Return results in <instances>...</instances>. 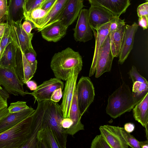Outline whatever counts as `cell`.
<instances>
[{
  "instance_id": "4316f807",
  "label": "cell",
  "mask_w": 148,
  "mask_h": 148,
  "mask_svg": "<svg viewBox=\"0 0 148 148\" xmlns=\"http://www.w3.org/2000/svg\"><path fill=\"white\" fill-rule=\"evenodd\" d=\"M16 46L12 42L5 48L0 59V66L14 68L15 66Z\"/></svg>"
},
{
  "instance_id": "ac0fdd59",
  "label": "cell",
  "mask_w": 148,
  "mask_h": 148,
  "mask_svg": "<svg viewBox=\"0 0 148 148\" xmlns=\"http://www.w3.org/2000/svg\"><path fill=\"white\" fill-rule=\"evenodd\" d=\"M91 5L98 6L119 16L125 12L131 3L130 0H88Z\"/></svg>"
},
{
  "instance_id": "ab89813d",
  "label": "cell",
  "mask_w": 148,
  "mask_h": 148,
  "mask_svg": "<svg viewBox=\"0 0 148 148\" xmlns=\"http://www.w3.org/2000/svg\"><path fill=\"white\" fill-rule=\"evenodd\" d=\"M139 17L143 16L148 17V2H147L139 5L137 8Z\"/></svg>"
},
{
  "instance_id": "d6a6232c",
  "label": "cell",
  "mask_w": 148,
  "mask_h": 148,
  "mask_svg": "<svg viewBox=\"0 0 148 148\" xmlns=\"http://www.w3.org/2000/svg\"><path fill=\"white\" fill-rule=\"evenodd\" d=\"M10 25L7 23V25L3 36L0 39V45L1 47V51L0 55V59L1 57L7 46L10 43L12 42L10 36Z\"/></svg>"
},
{
  "instance_id": "db71d44e",
  "label": "cell",
  "mask_w": 148,
  "mask_h": 148,
  "mask_svg": "<svg viewBox=\"0 0 148 148\" xmlns=\"http://www.w3.org/2000/svg\"><path fill=\"white\" fill-rule=\"evenodd\" d=\"M0 89H2V88L0 84Z\"/></svg>"
},
{
  "instance_id": "bcb514c9",
  "label": "cell",
  "mask_w": 148,
  "mask_h": 148,
  "mask_svg": "<svg viewBox=\"0 0 148 148\" xmlns=\"http://www.w3.org/2000/svg\"><path fill=\"white\" fill-rule=\"evenodd\" d=\"M73 124V121L70 118H63L61 120V124L64 129L69 128Z\"/></svg>"
},
{
  "instance_id": "9f6ffc18",
  "label": "cell",
  "mask_w": 148,
  "mask_h": 148,
  "mask_svg": "<svg viewBox=\"0 0 148 148\" xmlns=\"http://www.w3.org/2000/svg\"><path fill=\"white\" fill-rule=\"evenodd\" d=\"M1 39V38H0Z\"/></svg>"
},
{
  "instance_id": "11a10c76",
  "label": "cell",
  "mask_w": 148,
  "mask_h": 148,
  "mask_svg": "<svg viewBox=\"0 0 148 148\" xmlns=\"http://www.w3.org/2000/svg\"><path fill=\"white\" fill-rule=\"evenodd\" d=\"M45 0H44V1H45Z\"/></svg>"
},
{
  "instance_id": "e0dca14e",
  "label": "cell",
  "mask_w": 148,
  "mask_h": 148,
  "mask_svg": "<svg viewBox=\"0 0 148 148\" xmlns=\"http://www.w3.org/2000/svg\"><path fill=\"white\" fill-rule=\"evenodd\" d=\"M67 28L60 20L45 26L39 32L47 41L57 42L65 36Z\"/></svg>"
},
{
  "instance_id": "7c38bea8",
  "label": "cell",
  "mask_w": 148,
  "mask_h": 148,
  "mask_svg": "<svg viewBox=\"0 0 148 148\" xmlns=\"http://www.w3.org/2000/svg\"><path fill=\"white\" fill-rule=\"evenodd\" d=\"M120 127L108 125L99 127L101 134L111 148L128 147L129 146L121 134Z\"/></svg>"
},
{
  "instance_id": "484cf974",
  "label": "cell",
  "mask_w": 148,
  "mask_h": 148,
  "mask_svg": "<svg viewBox=\"0 0 148 148\" xmlns=\"http://www.w3.org/2000/svg\"><path fill=\"white\" fill-rule=\"evenodd\" d=\"M125 22L115 31L109 32L111 51L114 57H118L125 30Z\"/></svg>"
},
{
  "instance_id": "3957f363",
  "label": "cell",
  "mask_w": 148,
  "mask_h": 148,
  "mask_svg": "<svg viewBox=\"0 0 148 148\" xmlns=\"http://www.w3.org/2000/svg\"><path fill=\"white\" fill-rule=\"evenodd\" d=\"M63 118L60 105L51 100H46L42 128L47 125L50 127L60 148H66L67 141V134L61 124Z\"/></svg>"
},
{
  "instance_id": "ba28073f",
  "label": "cell",
  "mask_w": 148,
  "mask_h": 148,
  "mask_svg": "<svg viewBox=\"0 0 148 148\" xmlns=\"http://www.w3.org/2000/svg\"><path fill=\"white\" fill-rule=\"evenodd\" d=\"M46 101L37 102V108L33 114L30 133L21 148H37V136L38 132L42 128Z\"/></svg>"
},
{
  "instance_id": "7a4b0ae2",
  "label": "cell",
  "mask_w": 148,
  "mask_h": 148,
  "mask_svg": "<svg viewBox=\"0 0 148 148\" xmlns=\"http://www.w3.org/2000/svg\"><path fill=\"white\" fill-rule=\"evenodd\" d=\"M136 104L128 85L123 82L120 86L108 97L106 113L116 119L130 112Z\"/></svg>"
},
{
  "instance_id": "b9f144b4",
  "label": "cell",
  "mask_w": 148,
  "mask_h": 148,
  "mask_svg": "<svg viewBox=\"0 0 148 148\" xmlns=\"http://www.w3.org/2000/svg\"><path fill=\"white\" fill-rule=\"evenodd\" d=\"M62 90L61 88L55 90L51 95L50 100L55 102H58L62 97Z\"/></svg>"
},
{
  "instance_id": "7dc6e473",
  "label": "cell",
  "mask_w": 148,
  "mask_h": 148,
  "mask_svg": "<svg viewBox=\"0 0 148 148\" xmlns=\"http://www.w3.org/2000/svg\"><path fill=\"white\" fill-rule=\"evenodd\" d=\"M123 128L127 132L130 133L134 131L135 125L133 123H128L124 125Z\"/></svg>"
},
{
  "instance_id": "1f68e13d",
  "label": "cell",
  "mask_w": 148,
  "mask_h": 148,
  "mask_svg": "<svg viewBox=\"0 0 148 148\" xmlns=\"http://www.w3.org/2000/svg\"><path fill=\"white\" fill-rule=\"evenodd\" d=\"M121 134L129 146L133 148H140L139 141L130 133L127 132L123 127H120Z\"/></svg>"
},
{
  "instance_id": "f6af8a7d",
  "label": "cell",
  "mask_w": 148,
  "mask_h": 148,
  "mask_svg": "<svg viewBox=\"0 0 148 148\" xmlns=\"http://www.w3.org/2000/svg\"><path fill=\"white\" fill-rule=\"evenodd\" d=\"M56 0H45L41 4L40 7L47 12Z\"/></svg>"
},
{
  "instance_id": "52a82bcc",
  "label": "cell",
  "mask_w": 148,
  "mask_h": 148,
  "mask_svg": "<svg viewBox=\"0 0 148 148\" xmlns=\"http://www.w3.org/2000/svg\"><path fill=\"white\" fill-rule=\"evenodd\" d=\"M80 72L75 68L72 69L66 81L62 101L60 105L64 118H70V108L76 89L78 76Z\"/></svg>"
},
{
  "instance_id": "816d5d0a",
  "label": "cell",
  "mask_w": 148,
  "mask_h": 148,
  "mask_svg": "<svg viewBox=\"0 0 148 148\" xmlns=\"http://www.w3.org/2000/svg\"><path fill=\"white\" fill-rule=\"evenodd\" d=\"M140 148H148V141L147 140L145 141H139Z\"/></svg>"
},
{
  "instance_id": "44dd1931",
  "label": "cell",
  "mask_w": 148,
  "mask_h": 148,
  "mask_svg": "<svg viewBox=\"0 0 148 148\" xmlns=\"http://www.w3.org/2000/svg\"><path fill=\"white\" fill-rule=\"evenodd\" d=\"M26 0H9L6 14L7 23L21 22L25 18Z\"/></svg>"
},
{
  "instance_id": "8992f818",
  "label": "cell",
  "mask_w": 148,
  "mask_h": 148,
  "mask_svg": "<svg viewBox=\"0 0 148 148\" xmlns=\"http://www.w3.org/2000/svg\"><path fill=\"white\" fill-rule=\"evenodd\" d=\"M0 84L8 93L15 96H23L30 92L24 91V84L20 79L14 68L0 66Z\"/></svg>"
},
{
  "instance_id": "277c9868",
  "label": "cell",
  "mask_w": 148,
  "mask_h": 148,
  "mask_svg": "<svg viewBox=\"0 0 148 148\" xmlns=\"http://www.w3.org/2000/svg\"><path fill=\"white\" fill-rule=\"evenodd\" d=\"M33 114L0 134V148H22L27 140L30 132Z\"/></svg>"
},
{
  "instance_id": "7402d4cb",
  "label": "cell",
  "mask_w": 148,
  "mask_h": 148,
  "mask_svg": "<svg viewBox=\"0 0 148 148\" xmlns=\"http://www.w3.org/2000/svg\"><path fill=\"white\" fill-rule=\"evenodd\" d=\"M81 116L78 107L76 89L73 99L70 113V118L73 124L68 129H65L67 134L73 136L79 131L84 130V125L81 123Z\"/></svg>"
},
{
  "instance_id": "ffe728a7",
  "label": "cell",
  "mask_w": 148,
  "mask_h": 148,
  "mask_svg": "<svg viewBox=\"0 0 148 148\" xmlns=\"http://www.w3.org/2000/svg\"><path fill=\"white\" fill-rule=\"evenodd\" d=\"M35 110L31 107L23 111L9 113L0 120V134L12 127L32 115Z\"/></svg>"
},
{
  "instance_id": "9c48e42d",
  "label": "cell",
  "mask_w": 148,
  "mask_h": 148,
  "mask_svg": "<svg viewBox=\"0 0 148 148\" xmlns=\"http://www.w3.org/2000/svg\"><path fill=\"white\" fill-rule=\"evenodd\" d=\"M10 25V36L11 42L23 53L33 48L32 40L33 33H27L22 27L21 22H12Z\"/></svg>"
},
{
  "instance_id": "5bb4252c",
  "label": "cell",
  "mask_w": 148,
  "mask_h": 148,
  "mask_svg": "<svg viewBox=\"0 0 148 148\" xmlns=\"http://www.w3.org/2000/svg\"><path fill=\"white\" fill-rule=\"evenodd\" d=\"M115 16L103 7L91 5L88 10V17L92 32L101 25L110 22Z\"/></svg>"
},
{
  "instance_id": "74e56055",
  "label": "cell",
  "mask_w": 148,
  "mask_h": 148,
  "mask_svg": "<svg viewBox=\"0 0 148 148\" xmlns=\"http://www.w3.org/2000/svg\"><path fill=\"white\" fill-rule=\"evenodd\" d=\"M26 59L30 63L33 64L36 62V53L33 48L26 50L23 53Z\"/></svg>"
},
{
  "instance_id": "603a6c76",
  "label": "cell",
  "mask_w": 148,
  "mask_h": 148,
  "mask_svg": "<svg viewBox=\"0 0 148 148\" xmlns=\"http://www.w3.org/2000/svg\"><path fill=\"white\" fill-rule=\"evenodd\" d=\"M69 0H56L43 19L40 31L45 26L60 19Z\"/></svg>"
},
{
  "instance_id": "d4e9b609",
  "label": "cell",
  "mask_w": 148,
  "mask_h": 148,
  "mask_svg": "<svg viewBox=\"0 0 148 148\" xmlns=\"http://www.w3.org/2000/svg\"><path fill=\"white\" fill-rule=\"evenodd\" d=\"M134 119L140 123L145 129L148 125V93L133 109Z\"/></svg>"
},
{
  "instance_id": "c3c4849f",
  "label": "cell",
  "mask_w": 148,
  "mask_h": 148,
  "mask_svg": "<svg viewBox=\"0 0 148 148\" xmlns=\"http://www.w3.org/2000/svg\"><path fill=\"white\" fill-rule=\"evenodd\" d=\"M27 87L32 91H34L37 88V84L36 82L32 80L28 81L26 84Z\"/></svg>"
},
{
  "instance_id": "f35d334b",
  "label": "cell",
  "mask_w": 148,
  "mask_h": 148,
  "mask_svg": "<svg viewBox=\"0 0 148 148\" xmlns=\"http://www.w3.org/2000/svg\"><path fill=\"white\" fill-rule=\"evenodd\" d=\"M9 95L7 92L2 89H0V110L8 107L7 99Z\"/></svg>"
},
{
  "instance_id": "f546056e",
  "label": "cell",
  "mask_w": 148,
  "mask_h": 148,
  "mask_svg": "<svg viewBox=\"0 0 148 148\" xmlns=\"http://www.w3.org/2000/svg\"><path fill=\"white\" fill-rule=\"evenodd\" d=\"M23 67L24 73L23 83L25 84L34 76L37 68V61L33 64L29 62L22 52Z\"/></svg>"
},
{
  "instance_id": "d590c367",
  "label": "cell",
  "mask_w": 148,
  "mask_h": 148,
  "mask_svg": "<svg viewBox=\"0 0 148 148\" xmlns=\"http://www.w3.org/2000/svg\"><path fill=\"white\" fill-rule=\"evenodd\" d=\"M128 74L133 83L136 81L148 83L146 79L140 74L134 66H132Z\"/></svg>"
},
{
  "instance_id": "60d3db41",
  "label": "cell",
  "mask_w": 148,
  "mask_h": 148,
  "mask_svg": "<svg viewBox=\"0 0 148 148\" xmlns=\"http://www.w3.org/2000/svg\"><path fill=\"white\" fill-rule=\"evenodd\" d=\"M25 20L22 24V28L27 33L30 34L31 33L32 30L36 28V27L33 23L27 19Z\"/></svg>"
},
{
  "instance_id": "836d02e7",
  "label": "cell",
  "mask_w": 148,
  "mask_h": 148,
  "mask_svg": "<svg viewBox=\"0 0 148 148\" xmlns=\"http://www.w3.org/2000/svg\"><path fill=\"white\" fill-rule=\"evenodd\" d=\"M91 148H111L104 137L101 134L96 136L92 140Z\"/></svg>"
},
{
  "instance_id": "4dcf8cb0",
  "label": "cell",
  "mask_w": 148,
  "mask_h": 148,
  "mask_svg": "<svg viewBox=\"0 0 148 148\" xmlns=\"http://www.w3.org/2000/svg\"><path fill=\"white\" fill-rule=\"evenodd\" d=\"M15 64L16 65L14 68V69L19 78L23 82L24 79V73L22 52L21 49L16 46Z\"/></svg>"
},
{
  "instance_id": "e575fe53",
  "label": "cell",
  "mask_w": 148,
  "mask_h": 148,
  "mask_svg": "<svg viewBox=\"0 0 148 148\" xmlns=\"http://www.w3.org/2000/svg\"><path fill=\"white\" fill-rule=\"evenodd\" d=\"M29 108L26 102L18 101L11 103L8 109L9 113H13L23 111Z\"/></svg>"
},
{
  "instance_id": "8fae6325",
  "label": "cell",
  "mask_w": 148,
  "mask_h": 148,
  "mask_svg": "<svg viewBox=\"0 0 148 148\" xmlns=\"http://www.w3.org/2000/svg\"><path fill=\"white\" fill-rule=\"evenodd\" d=\"M114 58L111 51L108 36L104 42L98 58L95 72L96 78H98L104 73L111 71Z\"/></svg>"
},
{
  "instance_id": "f1b7e54d",
  "label": "cell",
  "mask_w": 148,
  "mask_h": 148,
  "mask_svg": "<svg viewBox=\"0 0 148 148\" xmlns=\"http://www.w3.org/2000/svg\"><path fill=\"white\" fill-rule=\"evenodd\" d=\"M148 93V83L136 81L133 83V98L136 104L141 101Z\"/></svg>"
},
{
  "instance_id": "8d00e7d4",
  "label": "cell",
  "mask_w": 148,
  "mask_h": 148,
  "mask_svg": "<svg viewBox=\"0 0 148 148\" xmlns=\"http://www.w3.org/2000/svg\"><path fill=\"white\" fill-rule=\"evenodd\" d=\"M44 0H26L25 14L35 8L40 7Z\"/></svg>"
},
{
  "instance_id": "d6986e66",
  "label": "cell",
  "mask_w": 148,
  "mask_h": 148,
  "mask_svg": "<svg viewBox=\"0 0 148 148\" xmlns=\"http://www.w3.org/2000/svg\"><path fill=\"white\" fill-rule=\"evenodd\" d=\"M84 0H69L60 20L66 27L71 25L78 17L84 5Z\"/></svg>"
},
{
  "instance_id": "2e32d148",
  "label": "cell",
  "mask_w": 148,
  "mask_h": 148,
  "mask_svg": "<svg viewBox=\"0 0 148 148\" xmlns=\"http://www.w3.org/2000/svg\"><path fill=\"white\" fill-rule=\"evenodd\" d=\"M138 26L135 22L131 25H125L124 35L118 56V63L120 64L124 63L133 48L135 35Z\"/></svg>"
},
{
  "instance_id": "6da1fadb",
  "label": "cell",
  "mask_w": 148,
  "mask_h": 148,
  "mask_svg": "<svg viewBox=\"0 0 148 148\" xmlns=\"http://www.w3.org/2000/svg\"><path fill=\"white\" fill-rule=\"evenodd\" d=\"M50 66L55 77L66 81L72 69L75 68L81 71L82 58L78 52L68 47L54 55Z\"/></svg>"
},
{
  "instance_id": "cb8c5ba5",
  "label": "cell",
  "mask_w": 148,
  "mask_h": 148,
  "mask_svg": "<svg viewBox=\"0 0 148 148\" xmlns=\"http://www.w3.org/2000/svg\"><path fill=\"white\" fill-rule=\"evenodd\" d=\"M37 148H60L50 127L42 128L37 136Z\"/></svg>"
},
{
  "instance_id": "f907efd6",
  "label": "cell",
  "mask_w": 148,
  "mask_h": 148,
  "mask_svg": "<svg viewBox=\"0 0 148 148\" xmlns=\"http://www.w3.org/2000/svg\"><path fill=\"white\" fill-rule=\"evenodd\" d=\"M9 113L8 107L1 110H0V120L7 116Z\"/></svg>"
},
{
  "instance_id": "f5cc1de1",
  "label": "cell",
  "mask_w": 148,
  "mask_h": 148,
  "mask_svg": "<svg viewBox=\"0 0 148 148\" xmlns=\"http://www.w3.org/2000/svg\"><path fill=\"white\" fill-rule=\"evenodd\" d=\"M1 47L0 45V55L1 54Z\"/></svg>"
},
{
  "instance_id": "ee69618b",
  "label": "cell",
  "mask_w": 148,
  "mask_h": 148,
  "mask_svg": "<svg viewBox=\"0 0 148 148\" xmlns=\"http://www.w3.org/2000/svg\"><path fill=\"white\" fill-rule=\"evenodd\" d=\"M138 25L141 27L144 30L147 29L148 26V17L143 16L139 17Z\"/></svg>"
},
{
  "instance_id": "5b68a950",
  "label": "cell",
  "mask_w": 148,
  "mask_h": 148,
  "mask_svg": "<svg viewBox=\"0 0 148 148\" xmlns=\"http://www.w3.org/2000/svg\"><path fill=\"white\" fill-rule=\"evenodd\" d=\"M79 112L82 116L93 102L95 96V89L90 79L82 76L76 87Z\"/></svg>"
},
{
  "instance_id": "9a60e30c",
  "label": "cell",
  "mask_w": 148,
  "mask_h": 148,
  "mask_svg": "<svg viewBox=\"0 0 148 148\" xmlns=\"http://www.w3.org/2000/svg\"><path fill=\"white\" fill-rule=\"evenodd\" d=\"M110 22L105 24L97 28L93 32L95 40L93 57L89 72V77L95 73L98 58L104 42L109 33Z\"/></svg>"
},
{
  "instance_id": "7bdbcfd3",
  "label": "cell",
  "mask_w": 148,
  "mask_h": 148,
  "mask_svg": "<svg viewBox=\"0 0 148 148\" xmlns=\"http://www.w3.org/2000/svg\"><path fill=\"white\" fill-rule=\"evenodd\" d=\"M7 0H0V23L6 16L7 11Z\"/></svg>"
},
{
  "instance_id": "4fadbf2b",
  "label": "cell",
  "mask_w": 148,
  "mask_h": 148,
  "mask_svg": "<svg viewBox=\"0 0 148 148\" xmlns=\"http://www.w3.org/2000/svg\"><path fill=\"white\" fill-rule=\"evenodd\" d=\"M64 84L61 80L56 77L51 78L37 86L36 90L30 95L38 101L50 100L51 95L56 89L61 88L62 90Z\"/></svg>"
},
{
  "instance_id": "681fc988",
  "label": "cell",
  "mask_w": 148,
  "mask_h": 148,
  "mask_svg": "<svg viewBox=\"0 0 148 148\" xmlns=\"http://www.w3.org/2000/svg\"><path fill=\"white\" fill-rule=\"evenodd\" d=\"M7 23H0V39L3 36Z\"/></svg>"
},
{
  "instance_id": "30bf717a",
  "label": "cell",
  "mask_w": 148,
  "mask_h": 148,
  "mask_svg": "<svg viewBox=\"0 0 148 148\" xmlns=\"http://www.w3.org/2000/svg\"><path fill=\"white\" fill-rule=\"evenodd\" d=\"M88 10L82 9L78 16L76 26L73 29L75 40L85 42L91 40L93 32L88 20Z\"/></svg>"
},
{
  "instance_id": "83f0119b",
  "label": "cell",
  "mask_w": 148,
  "mask_h": 148,
  "mask_svg": "<svg viewBox=\"0 0 148 148\" xmlns=\"http://www.w3.org/2000/svg\"><path fill=\"white\" fill-rule=\"evenodd\" d=\"M47 13V11L39 7L26 13L25 15V18L32 22L38 31L40 29L42 20Z\"/></svg>"
}]
</instances>
